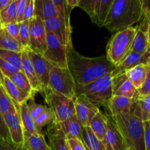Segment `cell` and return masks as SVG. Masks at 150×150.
Returning a JSON list of instances; mask_svg holds the SVG:
<instances>
[{"label":"cell","instance_id":"obj_1","mask_svg":"<svg viewBox=\"0 0 150 150\" xmlns=\"http://www.w3.org/2000/svg\"><path fill=\"white\" fill-rule=\"evenodd\" d=\"M67 67L77 89L112 73L116 66L108 60L106 55L98 57H83L73 47L67 54Z\"/></svg>","mask_w":150,"mask_h":150},{"label":"cell","instance_id":"obj_13","mask_svg":"<svg viewBox=\"0 0 150 150\" xmlns=\"http://www.w3.org/2000/svg\"><path fill=\"white\" fill-rule=\"evenodd\" d=\"M27 51L28 56L32 61L35 68L38 79L42 87V92L48 89V79H49L50 63L45 59L42 54L35 53L29 49H25Z\"/></svg>","mask_w":150,"mask_h":150},{"label":"cell","instance_id":"obj_42","mask_svg":"<svg viewBox=\"0 0 150 150\" xmlns=\"http://www.w3.org/2000/svg\"><path fill=\"white\" fill-rule=\"evenodd\" d=\"M2 27L4 28V30L12 37L14 38L16 41L21 43V38H20V34H19V24L18 23H7V24L2 25ZM23 47V46H22Z\"/></svg>","mask_w":150,"mask_h":150},{"label":"cell","instance_id":"obj_16","mask_svg":"<svg viewBox=\"0 0 150 150\" xmlns=\"http://www.w3.org/2000/svg\"><path fill=\"white\" fill-rule=\"evenodd\" d=\"M113 95L124 96L136 100L138 97V90L129 81L125 73H122L112 77Z\"/></svg>","mask_w":150,"mask_h":150},{"label":"cell","instance_id":"obj_49","mask_svg":"<svg viewBox=\"0 0 150 150\" xmlns=\"http://www.w3.org/2000/svg\"><path fill=\"white\" fill-rule=\"evenodd\" d=\"M144 145L145 150H150V127L148 122H144Z\"/></svg>","mask_w":150,"mask_h":150},{"label":"cell","instance_id":"obj_27","mask_svg":"<svg viewBox=\"0 0 150 150\" xmlns=\"http://www.w3.org/2000/svg\"><path fill=\"white\" fill-rule=\"evenodd\" d=\"M19 114L21 120L23 133H29L31 135H35L40 133L35 126V121L29 114L27 107V103H24L19 106Z\"/></svg>","mask_w":150,"mask_h":150},{"label":"cell","instance_id":"obj_29","mask_svg":"<svg viewBox=\"0 0 150 150\" xmlns=\"http://www.w3.org/2000/svg\"><path fill=\"white\" fill-rule=\"evenodd\" d=\"M0 49L18 53H21L24 50L22 45L14 38H12L3 27L1 28L0 32Z\"/></svg>","mask_w":150,"mask_h":150},{"label":"cell","instance_id":"obj_41","mask_svg":"<svg viewBox=\"0 0 150 150\" xmlns=\"http://www.w3.org/2000/svg\"><path fill=\"white\" fill-rule=\"evenodd\" d=\"M0 71L1 72L4 77L10 78L13 74L18 73V71H21V70H19L18 69L15 67L14 66H13L0 57Z\"/></svg>","mask_w":150,"mask_h":150},{"label":"cell","instance_id":"obj_24","mask_svg":"<svg viewBox=\"0 0 150 150\" xmlns=\"http://www.w3.org/2000/svg\"><path fill=\"white\" fill-rule=\"evenodd\" d=\"M108 116L99 111L91 121L89 127L97 138L103 142L107 131Z\"/></svg>","mask_w":150,"mask_h":150},{"label":"cell","instance_id":"obj_47","mask_svg":"<svg viewBox=\"0 0 150 150\" xmlns=\"http://www.w3.org/2000/svg\"><path fill=\"white\" fill-rule=\"evenodd\" d=\"M0 138L5 140H10L8 130H7L4 117L1 112H0Z\"/></svg>","mask_w":150,"mask_h":150},{"label":"cell","instance_id":"obj_14","mask_svg":"<svg viewBox=\"0 0 150 150\" xmlns=\"http://www.w3.org/2000/svg\"><path fill=\"white\" fill-rule=\"evenodd\" d=\"M103 143L105 150H127L129 149L111 116H108L107 131Z\"/></svg>","mask_w":150,"mask_h":150},{"label":"cell","instance_id":"obj_26","mask_svg":"<svg viewBox=\"0 0 150 150\" xmlns=\"http://www.w3.org/2000/svg\"><path fill=\"white\" fill-rule=\"evenodd\" d=\"M24 146L28 150H52L42 133L31 135L23 133Z\"/></svg>","mask_w":150,"mask_h":150},{"label":"cell","instance_id":"obj_8","mask_svg":"<svg viewBox=\"0 0 150 150\" xmlns=\"http://www.w3.org/2000/svg\"><path fill=\"white\" fill-rule=\"evenodd\" d=\"M69 50L54 34L47 32V47L42 56L50 64L62 68H68L67 54Z\"/></svg>","mask_w":150,"mask_h":150},{"label":"cell","instance_id":"obj_3","mask_svg":"<svg viewBox=\"0 0 150 150\" xmlns=\"http://www.w3.org/2000/svg\"><path fill=\"white\" fill-rule=\"evenodd\" d=\"M112 118L129 149L145 150L144 122L136 101L133 102L130 112Z\"/></svg>","mask_w":150,"mask_h":150},{"label":"cell","instance_id":"obj_11","mask_svg":"<svg viewBox=\"0 0 150 150\" xmlns=\"http://www.w3.org/2000/svg\"><path fill=\"white\" fill-rule=\"evenodd\" d=\"M16 107L3 115L6 126L10 134V140L16 144H24L23 129L19 114V105L15 104Z\"/></svg>","mask_w":150,"mask_h":150},{"label":"cell","instance_id":"obj_56","mask_svg":"<svg viewBox=\"0 0 150 150\" xmlns=\"http://www.w3.org/2000/svg\"><path fill=\"white\" fill-rule=\"evenodd\" d=\"M2 26V23H1V19H0V28Z\"/></svg>","mask_w":150,"mask_h":150},{"label":"cell","instance_id":"obj_35","mask_svg":"<svg viewBox=\"0 0 150 150\" xmlns=\"http://www.w3.org/2000/svg\"><path fill=\"white\" fill-rule=\"evenodd\" d=\"M114 0H100L98 6V15H97L96 23L99 27H102L106 16L109 12L110 8Z\"/></svg>","mask_w":150,"mask_h":150},{"label":"cell","instance_id":"obj_53","mask_svg":"<svg viewBox=\"0 0 150 150\" xmlns=\"http://www.w3.org/2000/svg\"><path fill=\"white\" fill-rule=\"evenodd\" d=\"M146 40H147L148 44L150 45V21H148L147 29H146Z\"/></svg>","mask_w":150,"mask_h":150},{"label":"cell","instance_id":"obj_54","mask_svg":"<svg viewBox=\"0 0 150 150\" xmlns=\"http://www.w3.org/2000/svg\"><path fill=\"white\" fill-rule=\"evenodd\" d=\"M3 79H4V76H3V75H2L1 72L0 71V84H1V85H2Z\"/></svg>","mask_w":150,"mask_h":150},{"label":"cell","instance_id":"obj_44","mask_svg":"<svg viewBox=\"0 0 150 150\" xmlns=\"http://www.w3.org/2000/svg\"><path fill=\"white\" fill-rule=\"evenodd\" d=\"M150 94V67L147 66V73L145 81L142 87L138 90V97L145 96ZM137 97V98H138Z\"/></svg>","mask_w":150,"mask_h":150},{"label":"cell","instance_id":"obj_10","mask_svg":"<svg viewBox=\"0 0 150 150\" xmlns=\"http://www.w3.org/2000/svg\"><path fill=\"white\" fill-rule=\"evenodd\" d=\"M47 47V32L44 21L38 16L30 20V42L29 49L35 53L43 54Z\"/></svg>","mask_w":150,"mask_h":150},{"label":"cell","instance_id":"obj_18","mask_svg":"<svg viewBox=\"0 0 150 150\" xmlns=\"http://www.w3.org/2000/svg\"><path fill=\"white\" fill-rule=\"evenodd\" d=\"M148 20L144 16L142 18V21L140 24L136 26V32L133 38V44H132L131 52L136 53H144L149 48L150 45L148 44L146 40V29H147Z\"/></svg>","mask_w":150,"mask_h":150},{"label":"cell","instance_id":"obj_45","mask_svg":"<svg viewBox=\"0 0 150 150\" xmlns=\"http://www.w3.org/2000/svg\"><path fill=\"white\" fill-rule=\"evenodd\" d=\"M35 16V4L34 0H26L24 13H23V21L31 20Z\"/></svg>","mask_w":150,"mask_h":150},{"label":"cell","instance_id":"obj_23","mask_svg":"<svg viewBox=\"0 0 150 150\" xmlns=\"http://www.w3.org/2000/svg\"><path fill=\"white\" fill-rule=\"evenodd\" d=\"M46 134L49 140V145L52 150H70L64 135L59 129L56 127L54 123L48 128Z\"/></svg>","mask_w":150,"mask_h":150},{"label":"cell","instance_id":"obj_36","mask_svg":"<svg viewBox=\"0 0 150 150\" xmlns=\"http://www.w3.org/2000/svg\"><path fill=\"white\" fill-rule=\"evenodd\" d=\"M21 43L23 49H29L30 42V20L23 21L18 23Z\"/></svg>","mask_w":150,"mask_h":150},{"label":"cell","instance_id":"obj_19","mask_svg":"<svg viewBox=\"0 0 150 150\" xmlns=\"http://www.w3.org/2000/svg\"><path fill=\"white\" fill-rule=\"evenodd\" d=\"M134 100L124 96L113 95L108 102L107 108H108L111 117L126 114L130 111Z\"/></svg>","mask_w":150,"mask_h":150},{"label":"cell","instance_id":"obj_52","mask_svg":"<svg viewBox=\"0 0 150 150\" xmlns=\"http://www.w3.org/2000/svg\"><path fill=\"white\" fill-rule=\"evenodd\" d=\"M79 1H80V0H67V4L72 10L79 6Z\"/></svg>","mask_w":150,"mask_h":150},{"label":"cell","instance_id":"obj_28","mask_svg":"<svg viewBox=\"0 0 150 150\" xmlns=\"http://www.w3.org/2000/svg\"><path fill=\"white\" fill-rule=\"evenodd\" d=\"M81 142L87 150H105L103 142L95 136L89 127H83Z\"/></svg>","mask_w":150,"mask_h":150},{"label":"cell","instance_id":"obj_6","mask_svg":"<svg viewBox=\"0 0 150 150\" xmlns=\"http://www.w3.org/2000/svg\"><path fill=\"white\" fill-rule=\"evenodd\" d=\"M59 92L70 99L76 96V85L68 68H62L50 64L48 89ZM46 89V90H47Z\"/></svg>","mask_w":150,"mask_h":150},{"label":"cell","instance_id":"obj_59","mask_svg":"<svg viewBox=\"0 0 150 150\" xmlns=\"http://www.w3.org/2000/svg\"><path fill=\"white\" fill-rule=\"evenodd\" d=\"M127 150H131V149H127Z\"/></svg>","mask_w":150,"mask_h":150},{"label":"cell","instance_id":"obj_50","mask_svg":"<svg viewBox=\"0 0 150 150\" xmlns=\"http://www.w3.org/2000/svg\"><path fill=\"white\" fill-rule=\"evenodd\" d=\"M142 4L144 16L150 21V0H139Z\"/></svg>","mask_w":150,"mask_h":150},{"label":"cell","instance_id":"obj_33","mask_svg":"<svg viewBox=\"0 0 150 150\" xmlns=\"http://www.w3.org/2000/svg\"><path fill=\"white\" fill-rule=\"evenodd\" d=\"M22 53V52H21ZM21 53L0 49V57L10 63L15 67L22 71Z\"/></svg>","mask_w":150,"mask_h":150},{"label":"cell","instance_id":"obj_37","mask_svg":"<svg viewBox=\"0 0 150 150\" xmlns=\"http://www.w3.org/2000/svg\"><path fill=\"white\" fill-rule=\"evenodd\" d=\"M134 100L137 103L139 107L142 121H148L150 114V94L145 96L138 97Z\"/></svg>","mask_w":150,"mask_h":150},{"label":"cell","instance_id":"obj_46","mask_svg":"<svg viewBox=\"0 0 150 150\" xmlns=\"http://www.w3.org/2000/svg\"><path fill=\"white\" fill-rule=\"evenodd\" d=\"M67 142L70 150H87L79 139H67Z\"/></svg>","mask_w":150,"mask_h":150},{"label":"cell","instance_id":"obj_20","mask_svg":"<svg viewBox=\"0 0 150 150\" xmlns=\"http://www.w3.org/2000/svg\"><path fill=\"white\" fill-rule=\"evenodd\" d=\"M22 59V72L25 74L29 80L32 89L35 92H42V87L38 79L35 68L32 64V61L28 56L26 50H23L21 53Z\"/></svg>","mask_w":150,"mask_h":150},{"label":"cell","instance_id":"obj_55","mask_svg":"<svg viewBox=\"0 0 150 150\" xmlns=\"http://www.w3.org/2000/svg\"><path fill=\"white\" fill-rule=\"evenodd\" d=\"M148 123H149V127H150V114H149V120H148Z\"/></svg>","mask_w":150,"mask_h":150},{"label":"cell","instance_id":"obj_34","mask_svg":"<svg viewBox=\"0 0 150 150\" xmlns=\"http://www.w3.org/2000/svg\"><path fill=\"white\" fill-rule=\"evenodd\" d=\"M54 117L52 111L48 107H46L45 111L40 114L34 121H35V126L40 133H42V129L47 125L54 123Z\"/></svg>","mask_w":150,"mask_h":150},{"label":"cell","instance_id":"obj_48","mask_svg":"<svg viewBox=\"0 0 150 150\" xmlns=\"http://www.w3.org/2000/svg\"><path fill=\"white\" fill-rule=\"evenodd\" d=\"M26 0H18L17 1V22L23 21V13H24Z\"/></svg>","mask_w":150,"mask_h":150},{"label":"cell","instance_id":"obj_15","mask_svg":"<svg viewBox=\"0 0 150 150\" xmlns=\"http://www.w3.org/2000/svg\"><path fill=\"white\" fill-rule=\"evenodd\" d=\"M150 60V47L149 49L144 53H136L130 51L128 55L125 57L121 63L116 66L115 69L112 72V77L118 75L125 73L129 69L139 64H146L147 65Z\"/></svg>","mask_w":150,"mask_h":150},{"label":"cell","instance_id":"obj_51","mask_svg":"<svg viewBox=\"0 0 150 150\" xmlns=\"http://www.w3.org/2000/svg\"><path fill=\"white\" fill-rule=\"evenodd\" d=\"M13 0H0V11L7 7Z\"/></svg>","mask_w":150,"mask_h":150},{"label":"cell","instance_id":"obj_30","mask_svg":"<svg viewBox=\"0 0 150 150\" xmlns=\"http://www.w3.org/2000/svg\"><path fill=\"white\" fill-rule=\"evenodd\" d=\"M9 79L12 81V82L17 87H18L23 92H26L31 95H34L35 94V92L32 89L29 80L22 71H18V73H15L13 76H10Z\"/></svg>","mask_w":150,"mask_h":150},{"label":"cell","instance_id":"obj_21","mask_svg":"<svg viewBox=\"0 0 150 150\" xmlns=\"http://www.w3.org/2000/svg\"><path fill=\"white\" fill-rule=\"evenodd\" d=\"M2 86L5 89L8 96L10 97V99L13 102V103L16 104L19 106L24 103L27 102L28 100L31 97L34 96V95H31L22 91L21 89L17 87L9 78L4 77V79H3Z\"/></svg>","mask_w":150,"mask_h":150},{"label":"cell","instance_id":"obj_57","mask_svg":"<svg viewBox=\"0 0 150 150\" xmlns=\"http://www.w3.org/2000/svg\"><path fill=\"white\" fill-rule=\"evenodd\" d=\"M147 66L148 67H150V60L149 61V62H148V64H147Z\"/></svg>","mask_w":150,"mask_h":150},{"label":"cell","instance_id":"obj_43","mask_svg":"<svg viewBox=\"0 0 150 150\" xmlns=\"http://www.w3.org/2000/svg\"><path fill=\"white\" fill-rule=\"evenodd\" d=\"M0 150H28L24 145L14 144L11 140H5L0 138Z\"/></svg>","mask_w":150,"mask_h":150},{"label":"cell","instance_id":"obj_2","mask_svg":"<svg viewBox=\"0 0 150 150\" xmlns=\"http://www.w3.org/2000/svg\"><path fill=\"white\" fill-rule=\"evenodd\" d=\"M143 17L139 0H114L103 26L116 33L131 27L141 21Z\"/></svg>","mask_w":150,"mask_h":150},{"label":"cell","instance_id":"obj_38","mask_svg":"<svg viewBox=\"0 0 150 150\" xmlns=\"http://www.w3.org/2000/svg\"><path fill=\"white\" fill-rule=\"evenodd\" d=\"M16 107L15 104L6 92L5 89L0 84V112L4 115Z\"/></svg>","mask_w":150,"mask_h":150},{"label":"cell","instance_id":"obj_32","mask_svg":"<svg viewBox=\"0 0 150 150\" xmlns=\"http://www.w3.org/2000/svg\"><path fill=\"white\" fill-rule=\"evenodd\" d=\"M100 0H80L78 7L89 15L92 23H96Z\"/></svg>","mask_w":150,"mask_h":150},{"label":"cell","instance_id":"obj_4","mask_svg":"<svg viewBox=\"0 0 150 150\" xmlns=\"http://www.w3.org/2000/svg\"><path fill=\"white\" fill-rule=\"evenodd\" d=\"M86 97L97 107H107L113 96L112 74L109 73L96 79L94 81L76 89V95Z\"/></svg>","mask_w":150,"mask_h":150},{"label":"cell","instance_id":"obj_39","mask_svg":"<svg viewBox=\"0 0 150 150\" xmlns=\"http://www.w3.org/2000/svg\"><path fill=\"white\" fill-rule=\"evenodd\" d=\"M52 1L60 16L66 21L67 23H70V13L72 9L67 4V0H52Z\"/></svg>","mask_w":150,"mask_h":150},{"label":"cell","instance_id":"obj_31","mask_svg":"<svg viewBox=\"0 0 150 150\" xmlns=\"http://www.w3.org/2000/svg\"><path fill=\"white\" fill-rule=\"evenodd\" d=\"M17 1L13 0L7 7L0 11V19L2 25L17 22Z\"/></svg>","mask_w":150,"mask_h":150},{"label":"cell","instance_id":"obj_5","mask_svg":"<svg viewBox=\"0 0 150 150\" xmlns=\"http://www.w3.org/2000/svg\"><path fill=\"white\" fill-rule=\"evenodd\" d=\"M136 27H129L116 32L108 42L106 48V57L115 66L121 63L131 50Z\"/></svg>","mask_w":150,"mask_h":150},{"label":"cell","instance_id":"obj_22","mask_svg":"<svg viewBox=\"0 0 150 150\" xmlns=\"http://www.w3.org/2000/svg\"><path fill=\"white\" fill-rule=\"evenodd\" d=\"M35 16L45 21L51 18L60 16L52 0H34Z\"/></svg>","mask_w":150,"mask_h":150},{"label":"cell","instance_id":"obj_58","mask_svg":"<svg viewBox=\"0 0 150 150\" xmlns=\"http://www.w3.org/2000/svg\"><path fill=\"white\" fill-rule=\"evenodd\" d=\"M1 28H2V26H1V28H0V32H1Z\"/></svg>","mask_w":150,"mask_h":150},{"label":"cell","instance_id":"obj_7","mask_svg":"<svg viewBox=\"0 0 150 150\" xmlns=\"http://www.w3.org/2000/svg\"><path fill=\"white\" fill-rule=\"evenodd\" d=\"M45 100L54 114V123H60L76 115L74 100L47 89Z\"/></svg>","mask_w":150,"mask_h":150},{"label":"cell","instance_id":"obj_12","mask_svg":"<svg viewBox=\"0 0 150 150\" xmlns=\"http://www.w3.org/2000/svg\"><path fill=\"white\" fill-rule=\"evenodd\" d=\"M74 105L77 118L83 127H89L93 117L100 111L99 108L82 95H76Z\"/></svg>","mask_w":150,"mask_h":150},{"label":"cell","instance_id":"obj_17","mask_svg":"<svg viewBox=\"0 0 150 150\" xmlns=\"http://www.w3.org/2000/svg\"><path fill=\"white\" fill-rule=\"evenodd\" d=\"M65 136L66 139H79L81 140L83 126L76 115L60 123H54Z\"/></svg>","mask_w":150,"mask_h":150},{"label":"cell","instance_id":"obj_40","mask_svg":"<svg viewBox=\"0 0 150 150\" xmlns=\"http://www.w3.org/2000/svg\"><path fill=\"white\" fill-rule=\"evenodd\" d=\"M27 107L28 109H29V114H30L31 117H32L34 120L38 117L40 114H42L45 109L46 108L47 106L42 105H40L38 104L35 100V98L34 96L31 97L29 100H28L27 102Z\"/></svg>","mask_w":150,"mask_h":150},{"label":"cell","instance_id":"obj_9","mask_svg":"<svg viewBox=\"0 0 150 150\" xmlns=\"http://www.w3.org/2000/svg\"><path fill=\"white\" fill-rule=\"evenodd\" d=\"M44 25L47 32H51L54 34L59 40L60 42L68 49L73 48L71 25L70 23H67L61 16H56L44 21Z\"/></svg>","mask_w":150,"mask_h":150},{"label":"cell","instance_id":"obj_25","mask_svg":"<svg viewBox=\"0 0 150 150\" xmlns=\"http://www.w3.org/2000/svg\"><path fill=\"white\" fill-rule=\"evenodd\" d=\"M147 73V65L139 64L125 72V75L137 90H139L145 81Z\"/></svg>","mask_w":150,"mask_h":150}]
</instances>
